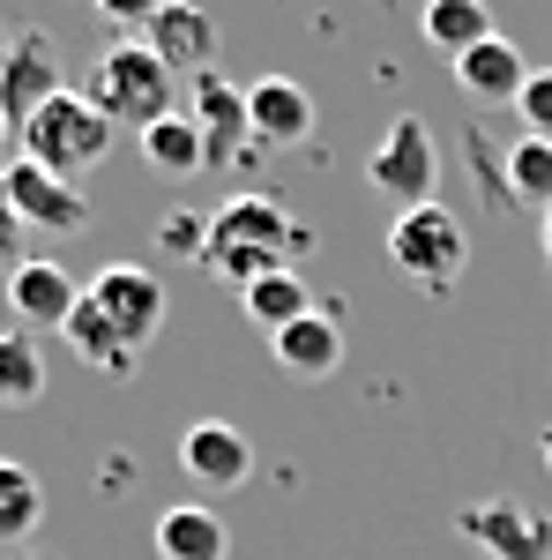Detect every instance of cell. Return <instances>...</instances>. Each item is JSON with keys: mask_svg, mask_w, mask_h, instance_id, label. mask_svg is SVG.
I'll list each match as a JSON object with an SVG mask.
<instances>
[{"mask_svg": "<svg viewBox=\"0 0 552 560\" xmlns=\"http://www.w3.org/2000/svg\"><path fill=\"white\" fill-rule=\"evenodd\" d=\"M388 261H396V277L403 284H419V292H456V277H463L470 261V232L456 210H441V202H425V210H403L388 224Z\"/></svg>", "mask_w": 552, "mask_h": 560, "instance_id": "cell-4", "label": "cell"}, {"mask_svg": "<svg viewBox=\"0 0 552 560\" xmlns=\"http://www.w3.org/2000/svg\"><path fill=\"white\" fill-rule=\"evenodd\" d=\"M8 135H15V128H8V113H0V142H8Z\"/></svg>", "mask_w": 552, "mask_h": 560, "instance_id": "cell-31", "label": "cell"}, {"mask_svg": "<svg viewBox=\"0 0 552 560\" xmlns=\"http://www.w3.org/2000/svg\"><path fill=\"white\" fill-rule=\"evenodd\" d=\"M419 31H425V45H441L448 60H463L470 45L493 38V8H485V0H425Z\"/></svg>", "mask_w": 552, "mask_h": 560, "instance_id": "cell-19", "label": "cell"}, {"mask_svg": "<svg viewBox=\"0 0 552 560\" xmlns=\"http://www.w3.org/2000/svg\"><path fill=\"white\" fill-rule=\"evenodd\" d=\"M538 255H545V269H552V210H545V224H538Z\"/></svg>", "mask_w": 552, "mask_h": 560, "instance_id": "cell-29", "label": "cell"}, {"mask_svg": "<svg viewBox=\"0 0 552 560\" xmlns=\"http://www.w3.org/2000/svg\"><path fill=\"white\" fill-rule=\"evenodd\" d=\"M187 120H195V128H202V142H210V165L239 158V150L255 142V120H247V90H232L224 75H216V68H202V75H195Z\"/></svg>", "mask_w": 552, "mask_h": 560, "instance_id": "cell-11", "label": "cell"}, {"mask_svg": "<svg viewBox=\"0 0 552 560\" xmlns=\"http://www.w3.org/2000/svg\"><path fill=\"white\" fill-rule=\"evenodd\" d=\"M515 113H522V128L538 135V142H552V68L522 83V97H515Z\"/></svg>", "mask_w": 552, "mask_h": 560, "instance_id": "cell-26", "label": "cell"}, {"mask_svg": "<svg viewBox=\"0 0 552 560\" xmlns=\"http://www.w3.org/2000/svg\"><path fill=\"white\" fill-rule=\"evenodd\" d=\"M134 142H142V165H150L157 179L210 173V142H202V128H195L187 113H172V120H157V128H142Z\"/></svg>", "mask_w": 552, "mask_h": 560, "instance_id": "cell-18", "label": "cell"}, {"mask_svg": "<svg viewBox=\"0 0 552 560\" xmlns=\"http://www.w3.org/2000/svg\"><path fill=\"white\" fill-rule=\"evenodd\" d=\"M179 471L195 486H210V493H232V486L255 478V441L239 427H224V419H202V427L179 433Z\"/></svg>", "mask_w": 552, "mask_h": 560, "instance_id": "cell-9", "label": "cell"}, {"mask_svg": "<svg viewBox=\"0 0 552 560\" xmlns=\"http://www.w3.org/2000/svg\"><path fill=\"white\" fill-rule=\"evenodd\" d=\"M83 97L113 120V128H128V135H142V128H157V120L179 113V105H172V68L142 38L105 45V52H97V68H90Z\"/></svg>", "mask_w": 552, "mask_h": 560, "instance_id": "cell-2", "label": "cell"}, {"mask_svg": "<svg viewBox=\"0 0 552 560\" xmlns=\"http://www.w3.org/2000/svg\"><path fill=\"white\" fill-rule=\"evenodd\" d=\"M224 553H232V530H224L216 509L179 501V509L157 516V560H224Z\"/></svg>", "mask_w": 552, "mask_h": 560, "instance_id": "cell-17", "label": "cell"}, {"mask_svg": "<svg viewBox=\"0 0 552 560\" xmlns=\"http://www.w3.org/2000/svg\"><path fill=\"white\" fill-rule=\"evenodd\" d=\"M277 366L284 374H298V382H329L343 366V329H337V314H306V322H292V329H277Z\"/></svg>", "mask_w": 552, "mask_h": 560, "instance_id": "cell-16", "label": "cell"}, {"mask_svg": "<svg viewBox=\"0 0 552 560\" xmlns=\"http://www.w3.org/2000/svg\"><path fill=\"white\" fill-rule=\"evenodd\" d=\"M247 120H255V142L292 150V142L314 135V97H306L292 75H261V83L247 90Z\"/></svg>", "mask_w": 552, "mask_h": 560, "instance_id": "cell-14", "label": "cell"}, {"mask_svg": "<svg viewBox=\"0 0 552 560\" xmlns=\"http://www.w3.org/2000/svg\"><path fill=\"white\" fill-rule=\"evenodd\" d=\"M83 292H90V306L120 329V345H128V351H142L157 329H165V284H157L142 261H105Z\"/></svg>", "mask_w": 552, "mask_h": 560, "instance_id": "cell-6", "label": "cell"}, {"mask_svg": "<svg viewBox=\"0 0 552 560\" xmlns=\"http://www.w3.org/2000/svg\"><path fill=\"white\" fill-rule=\"evenodd\" d=\"M45 516V486L31 478V464L0 456V538H31Z\"/></svg>", "mask_w": 552, "mask_h": 560, "instance_id": "cell-24", "label": "cell"}, {"mask_svg": "<svg viewBox=\"0 0 552 560\" xmlns=\"http://www.w3.org/2000/svg\"><path fill=\"white\" fill-rule=\"evenodd\" d=\"M60 337H68V345H75V359H83V366H97V374H134V359H142V351H128V345H120V329L90 306V292H83V306L68 314V329H60Z\"/></svg>", "mask_w": 552, "mask_h": 560, "instance_id": "cell-21", "label": "cell"}, {"mask_svg": "<svg viewBox=\"0 0 552 560\" xmlns=\"http://www.w3.org/2000/svg\"><path fill=\"white\" fill-rule=\"evenodd\" d=\"M501 187H508L515 202H530V210L545 217V210H552V142L522 135L508 158H501Z\"/></svg>", "mask_w": 552, "mask_h": 560, "instance_id": "cell-23", "label": "cell"}, {"mask_svg": "<svg viewBox=\"0 0 552 560\" xmlns=\"http://www.w3.org/2000/svg\"><path fill=\"white\" fill-rule=\"evenodd\" d=\"M456 530L493 560H552V516H538L530 501H508V493L470 501L463 516H456Z\"/></svg>", "mask_w": 552, "mask_h": 560, "instance_id": "cell-8", "label": "cell"}, {"mask_svg": "<svg viewBox=\"0 0 552 560\" xmlns=\"http://www.w3.org/2000/svg\"><path fill=\"white\" fill-rule=\"evenodd\" d=\"M366 187H374L396 217L441 202V195H433V187H441V150H433V128H425L419 113H403V120L374 142V158H366Z\"/></svg>", "mask_w": 552, "mask_h": 560, "instance_id": "cell-5", "label": "cell"}, {"mask_svg": "<svg viewBox=\"0 0 552 560\" xmlns=\"http://www.w3.org/2000/svg\"><path fill=\"white\" fill-rule=\"evenodd\" d=\"M538 456H545V471H552V427H545V441H538Z\"/></svg>", "mask_w": 552, "mask_h": 560, "instance_id": "cell-30", "label": "cell"}, {"mask_svg": "<svg viewBox=\"0 0 552 560\" xmlns=\"http://www.w3.org/2000/svg\"><path fill=\"white\" fill-rule=\"evenodd\" d=\"M157 240H165V255H179V261H202V255H210V217L172 210L165 224H157Z\"/></svg>", "mask_w": 552, "mask_h": 560, "instance_id": "cell-25", "label": "cell"}, {"mask_svg": "<svg viewBox=\"0 0 552 560\" xmlns=\"http://www.w3.org/2000/svg\"><path fill=\"white\" fill-rule=\"evenodd\" d=\"M298 255H314V232H306L284 202H269V195H232V202L210 217V255H202V269H216L224 284L247 292L269 269H292Z\"/></svg>", "mask_w": 552, "mask_h": 560, "instance_id": "cell-1", "label": "cell"}, {"mask_svg": "<svg viewBox=\"0 0 552 560\" xmlns=\"http://www.w3.org/2000/svg\"><path fill=\"white\" fill-rule=\"evenodd\" d=\"M239 306H247V322H261V329L277 337V329H292V322H306V314H314V284H306L298 269H269L261 284H247V292H239Z\"/></svg>", "mask_w": 552, "mask_h": 560, "instance_id": "cell-20", "label": "cell"}, {"mask_svg": "<svg viewBox=\"0 0 552 560\" xmlns=\"http://www.w3.org/2000/svg\"><path fill=\"white\" fill-rule=\"evenodd\" d=\"M113 135H120V128L90 105L83 90H60L52 105H38V113L23 120V158L45 165V173H60V179H83L90 165H105Z\"/></svg>", "mask_w": 552, "mask_h": 560, "instance_id": "cell-3", "label": "cell"}, {"mask_svg": "<svg viewBox=\"0 0 552 560\" xmlns=\"http://www.w3.org/2000/svg\"><path fill=\"white\" fill-rule=\"evenodd\" d=\"M23 560H38V553H23Z\"/></svg>", "mask_w": 552, "mask_h": 560, "instance_id": "cell-32", "label": "cell"}, {"mask_svg": "<svg viewBox=\"0 0 552 560\" xmlns=\"http://www.w3.org/2000/svg\"><path fill=\"white\" fill-rule=\"evenodd\" d=\"M23 232H31V224L8 210V195H0V261H23Z\"/></svg>", "mask_w": 552, "mask_h": 560, "instance_id": "cell-28", "label": "cell"}, {"mask_svg": "<svg viewBox=\"0 0 552 560\" xmlns=\"http://www.w3.org/2000/svg\"><path fill=\"white\" fill-rule=\"evenodd\" d=\"M60 60H52V38H15L8 45V60H0V113H8V128L23 135V120L60 97Z\"/></svg>", "mask_w": 552, "mask_h": 560, "instance_id": "cell-10", "label": "cell"}, {"mask_svg": "<svg viewBox=\"0 0 552 560\" xmlns=\"http://www.w3.org/2000/svg\"><path fill=\"white\" fill-rule=\"evenodd\" d=\"M8 306L23 329H68V314L83 306V284L60 269V261H15L8 277Z\"/></svg>", "mask_w": 552, "mask_h": 560, "instance_id": "cell-12", "label": "cell"}, {"mask_svg": "<svg viewBox=\"0 0 552 560\" xmlns=\"http://www.w3.org/2000/svg\"><path fill=\"white\" fill-rule=\"evenodd\" d=\"M45 396V351L31 329H0V411H31Z\"/></svg>", "mask_w": 552, "mask_h": 560, "instance_id": "cell-22", "label": "cell"}, {"mask_svg": "<svg viewBox=\"0 0 552 560\" xmlns=\"http://www.w3.org/2000/svg\"><path fill=\"white\" fill-rule=\"evenodd\" d=\"M522 83H530L522 45H508L501 31H493L485 45H470L463 60H456V90H463V97H478V105H515V97H522Z\"/></svg>", "mask_w": 552, "mask_h": 560, "instance_id": "cell-15", "label": "cell"}, {"mask_svg": "<svg viewBox=\"0 0 552 560\" xmlns=\"http://www.w3.org/2000/svg\"><path fill=\"white\" fill-rule=\"evenodd\" d=\"M0 195H8V210L23 217L31 232H60V240H75V232H90V202L75 179L45 173V165H31V158H15V165H0Z\"/></svg>", "mask_w": 552, "mask_h": 560, "instance_id": "cell-7", "label": "cell"}, {"mask_svg": "<svg viewBox=\"0 0 552 560\" xmlns=\"http://www.w3.org/2000/svg\"><path fill=\"white\" fill-rule=\"evenodd\" d=\"M142 45L165 60L172 75H202L216 52V15L210 8H195V0H165V15L142 31Z\"/></svg>", "mask_w": 552, "mask_h": 560, "instance_id": "cell-13", "label": "cell"}, {"mask_svg": "<svg viewBox=\"0 0 552 560\" xmlns=\"http://www.w3.org/2000/svg\"><path fill=\"white\" fill-rule=\"evenodd\" d=\"M97 15L113 23V31H128V38H142L157 15H165V0H97Z\"/></svg>", "mask_w": 552, "mask_h": 560, "instance_id": "cell-27", "label": "cell"}]
</instances>
